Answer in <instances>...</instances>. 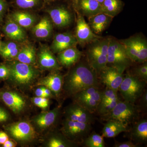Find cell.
I'll use <instances>...</instances> for the list:
<instances>
[{
	"instance_id": "obj_47",
	"label": "cell",
	"mask_w": 147,
	"mask_h": 147,
	"mask_svg": "<svg viewBox=\"0 0 147 147\" xmlns=\"http://www.w3.org/2000/svg\"><path fill=\"white\" fill-rule=\"evenodd\" d=\"M2 42L1 40V36H0V47H1V45L2 44Z\"/></svg>"
},
{
	"instance_id": "obj_25",
	"label": "cell",
	"mask_w": 147,
	"mask_h": 147,
	"mask_svg": "<svg viewBox=\"0 0 147 147\" xmlns=\"http://www.w3.org/2000/svg\"><path fill=\"white\" fill-rule=\"evenodd\" d=\"M15 60L23 63L34 65L36 62V52L34 46L28 43L21 46Z\"/></svg>"
},
{
	"instance_id": "obj_13",
	"label": "cell",
	"mask_w": 147,
	"mask_h": 147,
	"mask_svg": "<svg viewBox=\"0 0 147 147\" xmlns=\"http://www.w3.org/2000/svg\"><path fill=\"white\" fill-rule=\"evenodd\" d=\"M64 115L65 119L69 120L90 123L94 121L93 113L74 101L66 107Z\"/></svg>"
},
{
	"instance_id": "obj_4",
	"label": "cell",
	"mask_w": 147,
	"mask_h": 147,
	"mask_svg": "<svg viewBox=\"0 0 147 147\" xmlns=\"http://www.w3.org/2000/svg\"><path fill=\"white\" fill-rule=\"evenodd\" d=\"M140 112V108L135 104L119 100L111 112L102 117L105 120L116 121L127 127L138 119Z\"/></svg>"
},
{
	"instance_id": "obj_43",
	"label": "cell",
	"mask_w": 147,
	"mask_h": 147,
	"mask_svg": "<svg viewBox=\"0 0 147 147\" xmlns=\"http://www.w3.org/2000/svg\"><path fill=\"white\" fill-rule=\"evenodd\" d=\"M9 139V136L5 131L0 130V145H2Z\"/></svg>"
},
{
	"instance_id": "obj_18",
	"label": "cell",
	"mask_w": 147,
	"mask_h": 147,
	"mask_svg": "<svg viewBox=\"0 0 147 147\" xmlns=\"http://www.w3.org/2000/svg\"><path fill=\"white\" fill-rule=\"evenodd\" d=\"M78 44L74 35L68 32L56 34L54 37L50 50L53 53H59Z\"/></svg>"
},
{
	"instance_id": "obj_10",
	"label": "cell",
	"mask_w": 147,
	"mask_h": 147,
	"mask_svg": "<svg viewBox=\"0 0 147 147\" xmlns=\"http://www.w3.org/2000/svg\"><path fill=\"white\" fill-rule=\"evenodd\" d=\"M61 108L56 107L50 111H43L35 116L32 120V124L35 129L43 131L54 126L59 117Z\"/></svg>"
},
{
	"instance_id": "obj_22",
	"label": "cell",
	"mask_w": 147,
	"mask_h": 147,
	"mask_svg": "<svg viewBox=\"0 0 147 147\" xmlns=\"http://www.w3.org/2000/svg\"><path fill=\"white\" fill-rule=\"evenodd\" d=\"M113 18L101 12L88 18V24L94 33L100 34L110 26Z\"/></svg>"
},
{
	"instance_id": "obj_29",
	"label": "cell",
	"mask_w": 147,
	"mask_h": 147,
	"mask_svg": "<svg viewBox=\"0 0 147 147\" xmlns=\"http://www.w3.org/2000/svg\"><path fill=\"white\" fill-rule=\"evenodd\" d=\"M21 47L19 42L15 41L2 42L0 47V56L7 61L15 59Z\"/></svg>"
},
{
	"instance_id": "obj_14",
	"label": "cell",
	"mask_w": 147,
	"mask_h": 147,
	"mask_svg": "<svg viewBox=\"0 0 147 147\" xmlns=\"http://www.w3.org/2000/svg\"><path fill=\"white\" fill-rule=\"evenodd\" d=\"M47 12L53 24L57 28H67L73 22V14L71 11L64 6L49 9Z\"/></svg>"
},
{
	"instance_id": "obj_11",
	"label": "cell",
	"mask_w": 147,
	"mask_h": 147,
	"mask_svg": "<svg viewBox=\"0 0 147 147\" xmlns=\"http://www.w3.org/2000/svg\"><path fill=\"white\" fill-rule=\"evenodd\" d=\"M77 13L74 36L78 44L84 46L101 38L92 30L84 16L78 12Z\"/></svg>"
},
{
	"instance_id": "obj_28",
	"label": "cell",
	"mask_w": 147,
	"mask_h": 147,
	"mask_svg": "<svg viewBox=\"0 0 147 147\" xmlns=\"http://www.w3.org/2000/svg\"><path fill=\"white\" fill-rule=\"evenodd\" d=\"M128 131L127 127L118 122L109 120L104 124L102 136L106 138H113L122 132Z\"/></svg>"
},
{
	"instance_id": "obj_32",
	"label": "cell",
	"mask_w": 147,
	"mask_h": 147,
	"mask_svg": "<svg viewBox=\"0 0 147 147\" xmlns=\"http://www.w3.org/2000/svg\"><path fill=\"white\" fill-rule=\"evenodd\" d=\"M74 102H76L82 107L88 110L91 113L96 112L98 105L100 101L93 98H73Z\"/></svg>"
},
{
	"instance_id": "obj_46",
	"label": "cell",
	"mask_w": 147,
	"mask_h": 147,
	"mask_svg": "<svg viewBox=\"0 0 147 147\" xmlns=\"http://www.w3.org/2000/svg\"><path fill=\"white\" fill-rule=\"evenodd\" d=\"M97 1L99 3L102 5V3H103V2H104V0H97Z\"/></svg>"
},
{
	"instance_id": "obj_17",
	"label": "cell",
	"mask_w": 147,
	"mask_h": 147,
	"mask_svg": "<svg viewBox=\"0 0 147 147\" xmlns=\"http://www.w3.org/2000/svg\"><path fill=\"white\" fill-rule=\"evenodd\" d=\"M63 76L58 71H53L47 76L39 79L36 86H43L51 90L55 97L58 98L63 90Z\"/></svg>"
},
{
	"instance_id": "obj_39",
	"label": "cell",
	"mask_w": 147,
	"mask_h": 147,
	"mask_svg": "<svg viewBox=\"0 0 147 147\" xmlns=\"http://www.w3.org/2000/svg\"><path fill=\"white\" fill-rule=\"evenodd\" d=\"M9 75V70L6 64L0 63V81H7Z\"/></svg>"
},
{
	"instance_id": "obj_23",
	"label": "cell",
	"mask_w": 147,
	"mask_h": 147,
	"mask_svg": "<svg viewBox=\"0 0 147 147\" xmlns=\"http://www.w3.org/2000/svg\"><path fill=\"white\" fill-rule=\"evenodd\" d=\"M130 139L135 144L146 143L147 141V120L143 119L134 123L130 131Z\"/></svg>"
},
{
	"instance_id": "obj_38",
	"label": "cell",
	"mask_w": 147,
	"mask_h": 147,
	"mask_svg": "<svg viewBox=\"0 0 147 147\" xmlns=\"http://www.w3.org/2000/svg\"><path fill=\"white\" fill-rule=\"evenodd\" d=\"M11 116L8 110L2 103H0V125L6 124L10 120Z\"/></svg>"
},
{
	"instance_id": "obj_24",
	"label": "cell",
	"mask_w": 147,
	"mask_h": 147,
	"mask_svg": "<svg viewBox=\"0 0 147 147\" xmlns=\"http://www.w3.org/2000/svg\"><path fill=\"white\" fill-rule=\"evenodd\" d=\"M32 28V32L36 37L44 39L49 37L52 34L53 23L50 18L45 16Z\"/></svg>"
},
{
	"instance_id": "obj_12",
	"label": "cell",
	"mask_w": 147,
	"mask_h": 147,
	"mask_svg": "<svg viewBox=\"0 0 147 147\" xmlns=\"http://www.w3.org/2000/svg\"><path fill=\"white\" fill-rule=\"evenodd\" d=\"M123 72L116 67L107 66L98 74L101 82L107 88L117 92L123 80Z\"/></svg>"
},
{
	"instance_id": "obj_9",
	"label": "cell",
	"mask_w": 147,
	"mask_h": 147,
	"mask_svg": "<svg viewBox=\"0 0 147 147\" xmlns=\"http://www.w3.org/2000/svg\"><path fill=\"white\" fill-rule=\"evenodd\" d=\"M91 129V123L65 119L63 122L61 131L69 140L78 144L83 143Z\"/></svg>"
},
{
	"instance_id": "obj_35",
	"label": "cell",
	"mask_w": 147,
	"mask_h": 147,
	"mask_svg": "<svg viewBox=\"0 0 147 147\" xmlns=\"http://www.w3.org/2000/svg\"><path fill=\"white\" fill-rule=\"evenodd\" d=\"M132 75L139 79L146 82L147 81V63L146 61L143 64L138 66L134 69V74Z\"/></svg>"
},
{
	"instance_id": "obj_34",
	"label": "cell",
	"mask_w": 147,
	"mask_h": 147,
	"mask_svg": "<svg viewBox=\"0 0 147 147\" xmlns=\"http://www.w3.org/2000/svg\"><path fill=\"white\" fill-rule=\"evenodd\" d=\"M40 0H14L15 5L23 9H30L39 4Z\"/></svg>"
},
{
	"instance_id": "obj_41",
	"label": "cell",
	"mask_w": 147,
	"mask_h": 147,
	"mask_svg": "<svg viewBox=\"0 0 147 147\" xmlns=\"http://www.w3.org/2000/svg\"><path fill=\"white\" fill-rule=\"evenodd\" d=\"M138 145L133 143L132 141L124 142H116L114 147H137Z\"/></svg>"
},
{
	"instance_id": "obj_8",
	"label": "cell",
	"mask_w": 147,
	"mask_h": 147,
	"mask_svg": "<svg viewBox=\"0 0 147 147\" xmlns=\"http://www.w3.org/2000/svg\"><path fill=\"white\" fill-rule=\"evenodd\" d=\"M3 127L9 136L20 143L31 142L36 137V130L32 124L27 121L7 123Z\"/></svg>"
},
{
	"instance_id": "obj_40",
	"label": "cell",
	"mask_w": 147,
	"mask_h": 147,
	"mask_svg": "<svg viewBox=\"0 0 147 147\" xmlns=\"http://www.w3.org/2000/svg\"><path fill=\"white\" fill-rule=\"evenodd\" d=\"M139 101V105L138 106L140 110L144 109L146 110L147 107V90L144 91L141 96L137 100Z\"/></svg>"
},
{
	"instance_id": "obj_49",
	"label": "cell",
	"mask_w": 147,
	"mask_h": 147,
	"mask_svg": "<svg viewBox=\"0 0 147 147\" xmlns=\"http://www.w3.org/2000/svg\"><path fill=\"white\" fill-rule=\"evenodd\" d=\"M74 3L75 2H76V1H77V0H73Z\"/></svg>"
},
{
	"instance_id": "obj_16",
	"label": "cell",
	"mask_w": 147,
	"mask_h": 147,
	"mask_svg": "<svg viewBox=\"0 0 147 147\" xmlns=\"http://www.w3.org/2000/svg\"><path fill=\"white\" fill-rule=\"evenodd\" d=\"M119 40L123 45L131 61L138 62L139 55L144 52L145 48L144 40L142 37L137 35Z\"/></svg>"
},
{
	"instance_id": "obj_37",
	"label": "cell",
	"mask_w": 147,
	"mask_h": 147,
	"mask_svg": "<svg viewBox=\"0 0 147 147\" xmlns=\"http://www.w3.org/2000/svg\"><path fill=\"white\" fill-rule=\"evenodd\" d=\"M32 102L37 107L41 108L43 111H47L50 106L49 98L45 97H36L32 98Z\"/></svg>"
},
{
	"instance_id": "obj_36",
	"label": "cell",
	"mask_w": 147,
	"mask_h": 147,
	"mask_svg": "<svg viewBox=\"0 0 147 147\" xmlns=\"http://www.w3.org/2000/svg\"><path fill=\"white\" fill-rule=\"evenodd\" d=\"M118 98L117 92L106 87L105 90L101 91L100 102L111 101Z\"/></svg>"
},
{
	"instance_id": "obj_27",
	"label": "cell",
	"mask_w": 147,
	"mask_h": 147,
	"mask_svg": "<svg viewBox=\"0 0 147 147\" xmlns=\"http://www.w3.org/2000/svg\"><path fill=\"white\" fill-rule=\"evenodd\" d=\"M10 17L24 29L32 28L35 24L36 17L26 11H16L11 14Z\"/></svg>"
},
{
	"instance_id": "obj_44",
	"label": "cell",
	"mask_w": 147,
	"mask_h": 147,
	"mask_svg": "<svg viewBox=\"0 0 147 147\" xmlns=\"http://www.w3.org/2000/svg\"><path fill=\"white\" fill-rule=\"evenodd\" d=\"M39 88H37L35 91V94L36 96L37 97H42L47 98L46 95L44 93V92L42 90V88L39 86Z\"/></svg>"
},
{
	"instance_id": "obj_2",
	"label": "cell",
	"mask_w": 147,
	"mask_h": 147,
	"mask_svg": "<svg viewBox=\"0 0 147 147\" xmlns=\"http://www.w3.org/2000/svg\"><path fill=\"white\" fill-rule=\"evenodd\" d=\"M9 70L7 81L12 86L21 89H27L32 86L39 76V71L34 66L14 60L6 63Z\"/></svg>"
},
{
	"instance_id": "obj_19",
	"label": "cell",
	"mask_w": 147,
	"mask_h": 147,
	"mask_svg": "<svg viewBox=\"0 0 147 147\" xmlns=\"http://www.w3.org/2000/svg\"><path fill=\"white\" fill-rule=\"evenodd\" d=\"M3 30L8 38L15 42L20 43L24 42L26 39V33L24 28L13 21L10 16L6 20Z\"/></svg>"
},
{
	"instance_id": "obj_20",
	"label": "cell",
	"mask_w": 147,
	"mask_h": 147,
	"mask_svg": "<svg viewBox=\"0 0 147 147\" xmlns=\"http://www.w3.org/2000/svg\"><path fill=\"white\" fill-rule=\"evenodd\" d=\"M74 4L77 12L88 18L102 12V6L97 0H77Z\"/></svg>"
},
{
	"instance_id": "obj_5",
	"label": "cell",
	"mask_w": 147,
	"mask_h": 147,
	"mask_svg": "<svg viewBox=\"0 0 147 147\" xmlns=\"http://www.w3.org/2000/svg\"><path fill=\"white\" fill-rule=\"evenodd\" d=\"M0 102L15 115H21L28 107L26 98L8 85L0 88Z\"/></svg>"
},
{
	"instance_id": "obj_3",
	"label": "cell",
	"mask_w": 147,
	"mask_h": 147,
	"mask_svg": "<svg viewBox=\"0 0 147 147\" xmlns=\"http://www.w3.org/2000/svg\"><path fill=\"white\" fill-rule=\"evenodd\" d=\"M110 37H101L88 44L87 60L98 74L107 66V54Z\"/></svg>"
},
{
	"instance_id": "obj_26",
	"label": "cell",
	"mask_w": 147,
	"mask_h": 147,
	"mask_svg": "<svg viewBox=\"0 0 147 147\" xmlns=\"http://www.w3.org/2000/svg\"><path fill=\"white\" fill-rule=\"evenodd\" d=\"M45 146L47 147H71L76 146L77 144L67 139L61 131H56L48 137Z\"/></svg>"
},
{
	"instance_id": "obj_45",
	"label": "cell",
	"mask_w": 147,
	"mask_h": 147,
	"mask_svg": "<svg viewBox=\"0 0 147 147\" xmlns=\"http://www.w3.org/2000/svg\"><path fill=\"white\" fill-rule=\"evenodd\" d=\"M2 146L3 147H14L16 146V144L13 140H9V139Z\"/></svg>"
},
{
	"instance_id": "obj_15",
	"label": "cell",
	"mask_w": 147,
	"mask_h": 147,
	"mask_svg": "<svg viewBox=\"0 0 147 147\" xmlns=\"http://www.w3.org/2000/svg\"><path fill=\"white\" fill-rule=\"evenodd\" d=\"M36 61L40 67L43 70L58 71L61 68L57 58L50 48L42 45L36 54Z\"/></svg>"
},
{
	"instance_id": "obj_21",
	"label": "cell",
	"mask_w": 147,
	"mask_h": 147,
	"mask_svg": "<svg viewBox=\"0 0 147 147\" xmlns=\"http://www.w3.org/2000/svg\"><path fill=\"white\" fill-rule=\"evenodd\" d=\"M83 53L75 47L67 48L58 53L57 59L60 65L71 67L80 61Z\"/></svg>"
},
{
	"instance_id": "obj_33",
	"label": "cell",
	"mask_w": 147,
	"mask_h": 147,
	"mask_svg": "<svg viewBox=\"0 0 147 147\" xmlns=\"http://www.w3.org/2000/svg\"><path fill=\"white\" fill-rule=\"evenodd\" d=\"M119 100L118 98L110 101H100L98 105L96 111L102 117L106 115L114 109Z\"/></svg>"
},
{
	"instance_id": "obj_31",
	"label": "cell",
	"mask_w": 147,
	"mask_h": 147,
	"mask_svg": "<svg viewBox=\"0 0 147 147\" xmlns=\"http://www.w3.org/2000/svg\"><path fill=\"white\" fill-rule=\"evenodd\" d=\"M103 136L97 133H92L86 138L83 143L85 147H104L105 142Z\"/></svg>"
},
{
	"instance_id": "obj_30",
	"label": "cell",
	"mask_w": 147,
	"mask_h": 147,
	"mask_svg": "<svg viewBox=\"0 0 147 147\" xmlns=\"http://www.w3.org/2000/svg\"><path fill=\"white\" fill-rule=\"evenodd\" d=\"M123 5L121 0H104L102 12L114 18L122 10Z\"/></svg>"
},
{
	"instance_id": "obj_7",
	"label": "cell",
	"mask_w": 147,
	"mask_h": 147,
	"mask_svg": "<svg viewBox=\"0 0 147 147\" xmlns=\"http://www.w3.org/2000/svg\"><path fill=\"white\" fill-rule=\"evenodd\" d=\"M147 82L130 74H126L119 90L124 100L135 104L145 90Z\"/></svg>"
},
{
	"instance_id": "obj_1",
	"label": "cell",
	"mask_w": 147,
	"mask_h": 147,
	"mask_svg": "<svg viewBox=\"0 0 147 147\" xmlns=\"http://www.w3.org/2000/svg\"><path fill=\"white\" fill-rule=\"evenodd\" d=\"M98 74L88 61H79L72 66L63 77V90L73 96L77 93L92 86L98 87Z\"/></svg>"
},
{
	"instance_id": "obj_42",
	"label": "cell",
	"mask_w": 147,
	"mask_h": 147,
	"mask_svg": "<svg viewBox=\"0 0 147 147\" xmlns=\"http://www.w3.org/2000/svg\"><path fill=\"white\" fill-rule=\"evenodd\" d=\"M7 8V3L5 0H0V21L2 20Z\"/></svg>"
},
{
	"instance_id": "obj_48",
	"label": "cell",
	"mask_w": 147,
	"mask_h": 147,
	"mask_svg": "<svg viewBox=\"0 0 147 147\" xmlns=\"http://www.w3.org/2000/svg\"><path fill=\"white\" fill-rule=\"evenodd\" d=\"M46 1H61V0H46Z\"/></svg>"
},
{
	"instance_id": "obj_6",
	"label": "cell",
	"mask_w": 147,
	"mask_h": 147,
	"mask_svg": "<svg viewBox=\"0 0 147 147\" xmlns=\"http://www.w3.org/2000/svg\"><path fill=\"white\" fill-rule=\"evenodd\" d=\"M132 62L127 54L125 48L119 40L110 37L107 66L114 67L124 71Z\"/></svg>"
}]
</instances>
